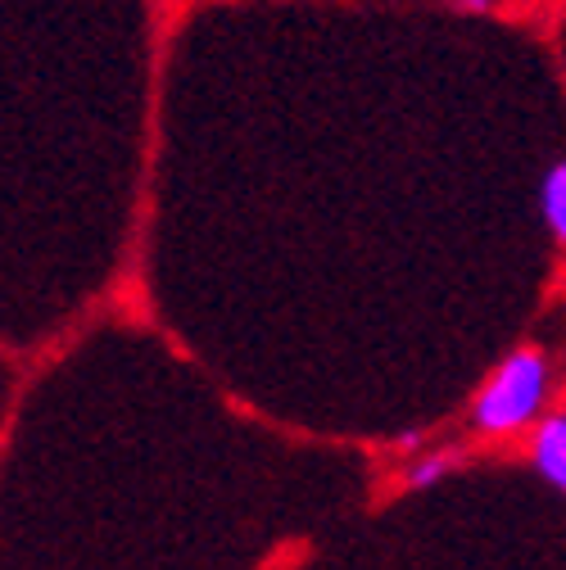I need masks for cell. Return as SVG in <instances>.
Here are the masks:
<instances>
[{
  "label": "cell",
  "mask_w": 566,
  "mask_h": 570,
  "mask_svg": "<svg viewBox=\"0 0 566 570\" xmlns=\"http://www.w3.org/2000/svg\"><path fill=\"white\" fill-rule=\"evenodd\" d=\"M535 208H539L544 232L566 249V155H562V159H553V164L539 173Z\"/></svg>",
  "instance_id": "obj_4"
},
{
  "label": "cell",
  "mask_w": 566,
  "mask_h": 570,
  "mask_svg": "<svg viewBox=\"0 0 566 570\" xmlns=\"http://www.w3.org/2000/svg\"><path fill=\"white\" fill-rule=\"evenodd\" d=\"M557 358L548 344H521L504 353L485 385L471 394L462 416V440L471 444H517L553 412Z\"/></svg>",
  "instance_id": "obj_1"
},
{
  "label": "cell",
  "mask_w": 566,
  "mask_h": 570,
  "mask_svg": "<svg viewBox=\"0 0 566 570\" xmlns=\"http://www.w3.org/2000/svg\"><path fill=\"white\" fill-rule=\"evenodd\" d=\"M467 458H471V440H462V435H453V440H436V444H421L417 453L394 458L399 489H408V493H427V489L445 484L453 471H462Z\"/></svg>",
  "instance_id": "obj_2"
},
{
  "label": "cell",
  "mask_w": 566,
  "mask_h": 570,
  "mask_svg": "<svg viewBox=\"0 0 566 570\" xmlns=\"http://www.w3.org/2000/svg\"><path fill=\"white\" fill-rule=\"evenodd\" d=\"M526 466L566 498V407H553L526 435Z\"/></svg>",
  "instance_id": "obj_3"
},
{
  "label": "cell",
  "mask_w": 566,
  "mask_h": 570,
  "mask_svg": "<svg viewBox=\"0 0 566 570\" xmlns=\"http://www.w3.org/2000/svg\"><path fill=\"white\" fill-rule=\"evenodd\" d=\"M449 10L453 14H489L494 0H449Z\"/></svg>",
  "instance_id": "obj_5"
}]
</instances>
